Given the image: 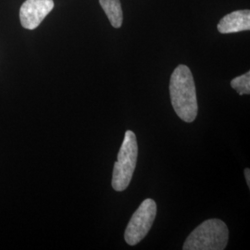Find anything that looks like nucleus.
<instances>
[{"label": "nucleus", "mask_w": 250, "mask_h": 250, "mask_svg": "<svg viewBox=\"0 0 250 250\" xmlns=\"http://www.w3.org/2000/svg\"><path fill=\"white\" fill-rule=\"evenodd\" d=\"M245 177H246V180H247V184H248V186H249V188L250 187V170L249 168H247L246 170H245Z\"/></svg>", "instance_id": "1a4fd4ad"}, {"label": "nucleus", "mask_w": 250, "mask_h": 250, "mask_svg": "<svg viewBox=\"0 0 250 250\" xmlns=\"http://www.w3.org/2000/svg\"><path fill=\"white\" fill-rule=\"evenodd\" d=\"M53 9V0H26L20 9L21 23L25 29L35 30Z\"/></svg>", "instance_id": "39448f33"}, {"label": "nucleus", "mask_w": 250, "mask_h": 250, "mask_svg": "<svg viewBox=\"0 0 250 250\" xmlns=\"http://www.w3.org/2000/svg\"><path fill=\"white\" fill-rule=\"evenodd\" d=\"M138 146L133 131H126L123 145L118 153L114 164L111 185L117 192H122L129 187L136 167Z\"/></svg>", "instance_id": "7ed1b4c3"}, {"label": "nucleus", "mask_w": 250, "mask_h": 250, "mask_svg": "<svg viewBox=\"0 0 250 250\" xmlns=\"http://www.w3.org/2000/svg\"><path fill=\"white\" fill-rule=\"evenodd\" d=\"M231 86L236 92L242 95L250 94V72H248L241 76H237L231 81Z\"/></svg>", "instance_id": "6e6552de"}, {"label": "nucleus", "mask_w": 250, "mask_h": 250, "mask_svg": "<svg viewBox=\"0 0 250 250\" xmlns=\"http://www.w3.org/2000/svg\"><path fill=\"white\" fill-rule=\"evenodd\" d=\"M171 105L177 116L186 123H193L197 116L196 85L193 74L186 65H179L170 81Z\"/></svg>", "instance_id": "f257e3e1"}, {"label": "nucleus", "mask_w": 250, "mask_h": 250, "mask_svg": "<svg viewBox=\"0 0 250 250\" xmlns=\"http://www.w3.org/2000/svg\"><path fill=\"white\" fill-rule=\"evenodd\" d=\"M250 30V9L236 10L227 14L218 24V31L221 34H232Z\"/></svg>", "instance_id": "423d86ee"}, {"label": "nucleus", "mask_w": 250, "mask_h": 250, "mask_svg": "<svg viewBox=\"0 0 250 250\" xmlns=\"http://www.w3.org/2000/svg\"><path fill=\"white\" fill-rule=\"evenodd\" d=\"M157 214L156 202L151 198L145 199L135 210L125 232V242L135 246L143 240L151 229Z\"/></svg>", "instance_id": "20e7f679"}, {"label": "nucleus", "mask_w": 250, "mask_h": 250, "mask_svg": "<svg viewBox=\"0 0 250 250\" xmlns=\"http://www.w3.org/2000/svg\"><path fill=\"white\" fill-rule=\"evenodd\" d=\"M99 3L105 11L110 24L114 28L123 25V9L120 0H99Z\"/></svg>", "instance_id": "0eeeda50"}, {"label": "nucleus", "mask_w": 250, "mask_h": 250, "mask_svg": "<svg viewBox=\"0 0 250 250\" xmlns=\"http://www.w3.org/2000/svg\"><path fill=\"white\" fill-rule=\"evenodd\" d=\"M229 239V230L222 220L209 219L199 224L188 235L184 250H224Z\"/></svg>", "instance_id": "f03ea898"}]
</instances>
